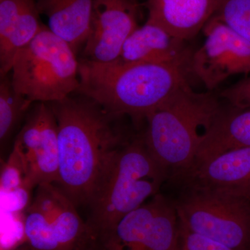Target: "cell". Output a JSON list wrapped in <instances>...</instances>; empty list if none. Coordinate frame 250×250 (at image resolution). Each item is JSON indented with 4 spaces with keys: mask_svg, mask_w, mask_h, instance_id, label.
I'll return each instance as SVG.
<instances>
[{
    "mask_svg": "<svg viewBox=\"0 0 250 250\" xmlns=\"http://www.w3.org/2000/svg\"><path fill=\"white\" fill-rule=\"evenodd\" d=\"M248 108H250V104L249 105V106H248Z\"/></svg>",
    "mask_w": 250,
    "mask_h": 250,
    "instance_id": "25",
    "label": "cell"
},
{
    "mask_svg": "<svg viewBox=\"0 0 250 250\" xmlns=\"http://www.w3.org/2000/svg\"><path fill=\"white\" fill-rule=\"evenodd\" d=\"M188 184L250 201V147L229 151L193 166L182 177Z\"/></svg>",
    "mask_w": 250,
    "mask_h": 250,
    "instance_id": "12",
    "label": "cell"
},
{
    "mask_svg": "<svg viewBox=\"0 0 250 250\" xmlns=\"http://www.w3.org/2000/svg\"><path fill=\"white\" fill-rule=\"evenodd\" d=\"M215 16L250 42V0H220Z\"/></svg>",
    "mask_w": 250,
    "mask_h": 250,
    "instance_id": "18",
    "label": "cell"
},
{
    "mask_svg": "<svg viewBox=\"0 0 250 250\" xmlns=\"http://www.w3.org/2000/svg\"><path fill=\"white\" fill-rule=\"evenodd\" d=\"M203 44L191 54V72L209 91L229 77L250 73V42L216 16L202 29Z\"/></svg>",
    "mask_w": 250,
    "mask_h": 250,
    "instance_id": "9",
    "label": "cell"
},
{
    "mask_svg": "<svg viewBox=\"0 0 250 250\" xmlns=\"http://www.w3.org/2000/svg\"><path fill=\"white\" fill-rule=\"evenodd\" d=\"M174 202L179 225L232 250H250V201L188 184Z\"/></svg>",
    "mask_w": 250,
    "mask_h": 250,
    "instance_id": "6",
    "label": "cell"
},
{
    "mask_svg": "<svg viewBox=\"0 0 250 250\" xmlns=\"http://www.w3.org/2000/svg\"><path fill=\"white\" fill-rule=\"evenodd\" d=\"M86 250H97L96 247H95V244L93 245V246H90L89 248H88Z\"/></svg>",
    "mask_w": 250,
    "mask_h": 250,
    "instance_id": "24",
    "label": "cell"
},
{
    "mask_svg": "<svg viewBox=\"0 0 250 250\" xmlns=\"http://www.w3.org/2000/svg\"><path fill=\"white\" fill-rule=\"evenodd\" d=\"M13 148L21 156L33 187L58 182L57 122L49 104H34Z\"/></svg>",
    "mask_w": 250,
    "mask_h": 250,
    "instance_id": "10",
    "label": "cell"
},
{
    "mask_svg": "<svg viewBox=\"0 0 250 250\" xmlns=\"http://www.w3.org/2000/svg\"><path fill=\"white\" fill-rule=\"evenodd\" d=\"M79 68L71 46L43 24L16 54L11 78L16 91L31 104L53 103L78 90Z\"/></svg>",
    "mask_w": 250,
    "mask_h": 250,
    "instance_id": "5",
    "label": "cell"
},
{
    "mask_svg": "<svg viewBox=\"0 0 250 250\" xmlns=\"http://www.w3.org/2000/svg\"><path fill=\"white\" fill-rule=\"evenodd\" d=\"M27 0H0V45L11 36Z\"/></svg>",
    "mask_w": 250,
    "mask_h": 250,
    "instance_id": "20",
    "label": "cell"
},
{
    "mask_svg": "<svg viewBox=\"0 0 250 250\" xmlns=\"http://www.w3.org/2000/svg\"><path fill=\"white\" fill-rule=\"evenodd\" d=\"M221 108L213 95L196 93L184 83L146 118L143 137L148 150L167 172L184 175Z\"/></svg>",
    "mask_w": 250,
    "mask_h": 250,
    "instance_id": "3",
    "label": "cell"
},
{
    "mask_svg": "<svg viewBox=\"0 0 250 250\" xmlns=\"http://www.w3.org/2000/svg\"><path fill=\"white\" fill-rule=\"evenodd\" d=\"M187 64L123 63L80 61L83 94L116 116L130 117L136 124L187 83Z\"/></svg>",
    "mask_w": 250,
    "mask_h": 250,
    "instance_id": "2",
    "label": "cell"
},
{
    "mask_svg": "<svg viewBox=\"0 0 250 250\" xmlns=\"http://www.w3.org/2000/svg\"><path fill=\"white\" fill-rule=\"evenodd\" d=\"M186 42L147 21L127 38L116 61L123 63L188 65L191 54Z\"/></svg>",
    "mask_w": 250,
    "mask_h": 250,
    "instance_id": "13",
    "label": "cell"
},
{
    "mask_svg": "<svg viewBox=\"0 0 250 250\" xmlns=\"http://www.w3.org/2000/svg\"><path fill=\"white\" fill-rule=\"evenodd\" d=\"M24 210L25 242L36 250H86L95 238L76 206L54 184H41Z\"/></svg>",
    "mask_w": 250,
    "mask_h": 250,
    "instance_id": "7",
    "label": "cell"
},
{
    "mask_svg": "<svg viewBox=\"0 0 250 250\" xmlns=\"http://www.w3.org/2000/svg\"><path fill=\"white\" fill-rule=\"evenodd\" d=\"M31 104L22 95L14 89L9 77L1 78L0 83V141L3 144L21 119L31 107Z\"/></svg>",
    "mask_w": 250,
    "mask_h": 250,
    "instance_id": "17",
    "label": "cell"
},
{
    "mask_svg": "<svg viewBox=\"0 0 250 250\" xmlns=\"http://www.w3.org/2000/svg\"><path fill=\"white\" fill-rule=\"evenodd\" d=\"M179 221L174 203L158 193L96 241L98 250H175Z\"/></svg>",
    "mask_w": 250,
    "mask_h": 250,
    "instance_id": "8",
    "label": "cell"
},
{
    "mask_svg": "<svg viewBox=\"0 0 250 250\" xmlns=\"http://www.w3.org/2000/svg\"><path fill=\"white\" fill-rule=\"evenodd\" d=\"M249 147L250 108L222 107L202 140L192 167L224 153Z\"/></svg>",
    "mask_w": 250,
    "mask_h": 250,
    "instance_id": "16",
    "label": "cell"
},
{
    "mask_svg": "<svg viewBox=\"0 0 250 250\" xmlns=\"http://www.w3.org/2000/svg\"><path fill=\"white\" fill-rule=\"evenodd\" d=\"M221 96L227 99L233 106L248 108L250 104V77L225 89L222 92Z\"/></svg>",
    "mask_w": 250,
    "mask_h": 250,
    "instance_id": "22",
    "label": "cell"
},
{
    "mask_svg": "<svg viewBox=\"0 0 250 250\" xmlns=\"http://www.w3.org/2000/svg\"><path fill=\"white\" fill-rule=\"evenodd\" d=\"M220 0H147V22L187 41L203 29L218 9Z\"/></svg>",
    "mask_w": 250,
    "mask_h": 250,
    "instance_id": "14",
    "label": "cell"
},
{
    "mask_svg": "<svg viewBox=\"0 0 250 250\" xmlns=\"http://www.w3.org/2000/svg\"><path fill=\"white\" fill-rule=\"evenodd\" d=\"M47 27L78 52L89 36L95 0H36Z\"/></svg>",
    "mask_w": 250,
    "mask_h": 250,
    "instance_id": "15",
    "label": "cell"
},
{
    "mask_svg": "<svg viewBox=\"0 0 250 250\" xmlns=\"http://www.w3.org/2000/svg\"><path fill=\"white\" fill-rule=\"evenodd\" d=\"M175 250H232L209 238L190 232L179 225L178 243Z\"/></svg>",
    "mask_w": 250,
    "mask_h": 250,
    "instance_id": "21",
    "label": "cell"
},
{
    "mask_svg": "<svg viewBox=\"0 0 250 250\" xmlns=\"http://www.w3.org/2000/svg\"><path fill=\"white\" fill-rule=\"evenodd\" d=\"M167 172L149 152L143 136L128 141L89 205L87 224L96 241L123 217L157 195Z\"/></svg>",
    "mask_w": 250,
    "mask_h": 250,
    "instance_id": "4",
    "label": "cell"
},
{
    "mask_svg": "<svg viewBox=\"0 0 250 250\" xmlns=\"http://www.w3.org/2000/svg\"><path fill=\"white\" fill-rule=\"evenodd\" d=\"M34 188L28 177L27 170L21 156L13 148L7 161L1 166L0 177L1 194L10 193L23 189L32 190Z\"/></svg>",
    "mask_w": 250,
    "mask_h": 250,
    "instance_id": "19",
    "label": "cell"
},
{
    "mask_svg": "<svg viewBox=\"0 0 250 250\" xmlns=\"http://www.w3.org/2000/svg\"><path fill=\"white\" fill-rule=\"evenodd\" d=\"M14 250H34V248H32V247H31L29 246V244H28L27 243H22V245H21V246H19L17 247V248H15Z\"/></svg>",
    "mask_w": 250,
    "mask_h": 250,
    "instance_id": "23",
    "label": "cell"
},
{
    "mask_svg": "<svg viewBox=\"0 0 250 250\" xmlns=\"http://www.w3.org/2000/svg\"><path fill=\"white\" fill-rule=\"evenodd\" d=\"M57 122V187L76 207L89 206L129 141L119 127L121 116L83 94L49 103Z\"/></svg>",
    "mask_w": 250,
    "mask_h": 250,
    "instance_id": "1",
    "label": "cell"
},
{
    "mask_svg": "<svg viewBox=\"0 0 250 250\" xmlns=\"http://www.w3.org/2000/svg\"><path fill=\"white\" fill-rule=\"evenodd\" d=\"M138 11L136 0H95L84 59L97 62L118 60L125 41L139 27Z\"/></svg>",
    "mask_w": 250,
    "mask_h": 250,
    "instance_id": "11",
    "label": "cell"
}]
</instances>
